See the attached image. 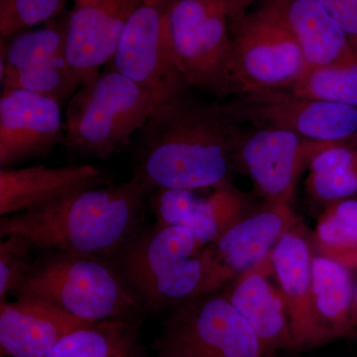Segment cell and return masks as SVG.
<instances>
[{"mask_svg": "<svg viewBox=\"0 0 357 357\" xmlns=\"http://www.w3.org/2000/svg\"><path fill=\"white\" fill-rule=\"evenodd\" d=\"M3 89H20L57 100L61 105L83 84L66 56H60L20 70H6L1 77Z\"/></svg>", "mask_w": 357, "mask_h": 357, "instance_id": "24", "label": "cell"}, {"mask_svg": "<svg viewBox=\"0 0 357 357\" xmlns=\"http://www.w3.org/2000/svg\"><path fill=\"white\" fill-rule=\"evenodd\" d=\"M91 324L44 301L31 298L1 301L2 356L46 357L63 338Z\"/></svg>", "mask_w": 357, "mask_h": 357, "instance_id": "16", "label": "cell"}, {"mask_svg": "<svg viewBox=\"0 0 357 357\" xmlns=\"http://www.w3.org/2000/svg\"><path fill=\"white\" fill-rule=\"evenodd\" d=\"M356 289L352 270L332 258L312 256L311 349L351 337V307Z\"/></svg>", "mask_w": 357, "mask_h": 357, "instance_id": "19", "label": "cell"}, {"mask_svg": "<svg viewBox=\"0 0 357 357\" xmlns=\"http://www.w3.org/2000/svg\"><path fill=\"white\" fill-rule=\"evenodd\" d=\"M93 165L0 169V215L38 210L76 192L107 184Z\"/></svg>", "mask_w": 357, "mask_h": 357, "instance_id": "17", "label": "cell"}, {"mask_svg": "<svg viewBox=\"0 0 357 357\" xmlns=\"http://www.w3.org/2000/svg\"><path fill=\"white\" fill-rule=\"evenodd\" d=\"M338 145L351 144L307 139L283 129L257 128L241 136L234 168L248 174L264 201L290 203L307 164L324 150Z\"/></svg>", "mask_w": 357, "mask_h": 357, "instance_id": "11", "label": "cell"}, {"mask_svg": "<svg viewBox=\"0 0 357 357\" xmlns=\"http://www.w3.org/2000/svg\"><path fill=\"white\" fill-rule=\"evenodd\" d=\"M167 28L176 62L190 86L230 95L231 37L225 0H169Z\"/></svg>", "mask_w": 357, "mask_h": 357, "instance_id": "7", "label": "cell"}, {"mask_svg": "<svg viewBox=\"0 0 357 357\" xmlns=\"http://www.w3.org/2000/svg\"><path fill=\"white\" fill-rule=\"evenodd\" d=\"M229 28L230 95L287 89L306 73V61L286 17L285 0H262Z\"/></svg>", "mask_w": 357, "mask_h": 357, "instance_id": "6", "label": "cell"}, {"mask_svg": "<svg viewBox=\"0 0 357 357\" xmlns=\"http://www.w3.org/2000/svg\"><path fill=\"white\" fill-rule=\"evenodd\" d=\"M314 253L306 234L298 223L271 251L275 279L287 309L293 349H311L310 298Z\"/></svg>", "mask_w": 357, "mask_h": 357, "instance_id": "18", "label": "cell"}, {"mask_svg": "<svg viewBox=\"0 0 357 357\" xmlns=\"http://www.w3.org/2000/svg\"><path fill=\"white\" fill-rule=\"evenodd\" d=\"M169 0H144L122 33L112 69L149 93L154 110L187 95L190 84L178 69L167 28Z\"/></svg>", "mask_w": 357, "mask_h": 357, "instance_id": "9", "label": "cell"}, {"mask_svg": "<svg viewBox=\"0 0 357 357\" xmlns=\"http://www.w3.org/2000/svg\"><path fill=\"white\" fill-rule=\"evenodd\" d=\"M230 116L257 128L292 131L321 142L357 146V107L294 95L285 89L237 96L225 105Z\"/></svg>", "mask_w": 357, "mask_h": 357, "instance_id": "10", "label": "cell"}, {"mask_svg": "<svg viewBox=\"0 0 357 357\" xmlns=\"http://www.w3.org/2000/svg\"><path fill=\"white\" fill-rule=\"evenodd\" d=\"M61 105L20 89H3L0 98V167L13 168L40 158L65 143Z\"/></svg>", "mask_w": 357, "mask_h": 357, "instance_id": "12", "label": "cell"}, {"mask_svg": "<svg viewBox=\"0 0 357 357\" xmlns=\"http://www.w3.org/2000/svg\"><path fill=\"white\" fill-rule=\"evenodd\" d=\"M151 189L139 178L76 192L38 210L6 215L0 237H24L33 248L114 258L139 230Z\"/></svg>", "mask_w": 357, "mask_h": 357, "instance_id": "2", "label": "cell"}, {"mask_svg": "<svg viewBox=\"0 0 357 357\" xmlns=\"http://www.w3.org/2000/svg\"><path fill=\"white\" fill-rule=\"evenodd\" d=\"M153 112L139 84L114 70L98 74L69 100L65 145L83 156L110 158L128 146Z\"/></svg>", "mask_w": 357, "mask_h": 357, "instance_id": "5", "label": "cell"}, {"mask_svg": "<svg viewBox=\"0 0 357 357\" xmlns=\"http://www.w3.org/2000/svg\"><path fill=\"white\" fill-rule=\"evenodd\" d=\"M66 25L51 24L38 30L17 33L9 41L1 40V70H20L27 66L66 56Z\"/></svg>", "mask_w": 357, "mask_h": 357, "instance_id": "26", "label": "cell"}, {"mask_svg": "<svg viewBox=\"0 0 357 357\" xmlns=\"http://www.w3.org/2000/svg\"><path fill=\"white\" fill-rule=\"evenodd\" d=\"M144 0H75L66 25V58L82 83L114 58L129 18Z\"/></svg>", "mask_w": 357, "mask_h": 357, "instance_id": "13", "label": "cell"}, {"mask_svg": "<svg viewBox=\"0 0 357 357\" xmlns=\"http://www.w3.org/2000/svg\"><path fill=\"white\" fill-rule=\"evenodd\" d=\"M255 333L265 357L293 349L290 321L271 262V252L222 289Z\"/></svg>", "mask_w": 357, "mask_h": 357, "instance_id": "14", "label": "cell"}, {"mask_svg": "<svg viewBox=\"0 0 357 357\" xmlns=\"http://www.w3.org/2000/svg\"><path fill=\"white\" fill-rule=\"evenodd\" d=\"M158 357H265L251 326L222 290L171 309Z\"/></svg>", "mask_w": 357, "mask_h": 357, "instance_id": "8", "label": "cell"}, {"mask_svg": "<svg viewBox=\"0 0 357 357\" xmlns=\"http://www.w3.org/2000/svg\"><path fill=\"white\" fill-rule=\"evenodd\" d=\"M285 91L302 98L357 107V61L307 70Z\"/></svg>", "mask_w": 357, "mask_h": 357, "instance_id": "25", "label": "cell"}, {"mask_svg": "<svg viewBox=\"0 0 357 357\" xmlns=\"http://www.w3.org/2000/svg\"><path fill=\"white\" fill-rule=\"evenodd\" d=\"M63 4L64 0H0L1 40L50 20L60 13Z\"/></svg>", "mask_w": 357, "mask_h": 357, "instance_id": "28", "label": "cell"}, {"mask_svg": "<svg viewBox=\"0 0 357 357\" xmlns=\"http://www.w3.org/2000/svg\"><path fill=\"white\" fill-rule=\"evenodd\" d=\"M243 133L225 105L185 95L155 109L138 133L134 176L151 191L215 188L229 181Z\"/></svg>", "mask_w": 357, "mask_h": 357, "instance_id": "1", "label": "cell"}, {"mask_svg": "<svg viewBox=\"0 0 357 357\" xmlns=\"http://www.w3.org/2000/svg\"><path fill=\"white\" fill-rule=\"evenodd\" d=\"M285 13L307 70L357 61L347 34L319 0H285Z\"/></svg>", "mask_w": 357, "mask_h": 357, "instance_id": "20", "label": "cell"}, {"mask_svg": "<svg viewBox=\"0 0 357 357\" xmlns=\"http://www.w3.org/2000/svg\"><path fill=\"white\" fill-rule=\"evenodd\" d=\"M11 295L50 303L91 323L140 321L146 312L114 262L88 253L46 251L32 261Z\"/></svg>", "mask_w": 357, "mask_h": 357, "instance_id": "4", "label": "cell"}, {"mask_svg": "<svg viewBox=\"0 0 357 357\" xmlns=\"http://www.w3.org/2000/svg\"><path fill=\"white\" fill-rule=\"evenodd\" d=\"M351 325V337L357 338V286L356 294H354V302H352Z\"/></svg>", "mask_w": 357, "mask_h": 357, "instance_id": "34", "label": "cell"}, {"mask_svg": "<svg viewBox=\"0 0 357 357\" xmlns=\"http://www.w3.org/2000/svg\"><path fill=\"white\" fill-rule=\"evenodd\" d=\"M140 321L105 319L70 333L46 357H145Z\"/></svg>", "mask_w": 357, "mask_h": 357, "instance_id": "21", "label": "cell"}, {"mask_svg": "<svg viewBox=\"0 0 357 357\" xmlns=\"http://www.w3.org/2000/svg\"><path fill=\"white\" fill-rule=\"evenodd\" d=\"M342 28L357 54V0H319Z\"/></svg>", "mask_w": 357, "mask_h": 357, "instance_id": "31", "label": "cell"}, {"mask_svg": "<svg viewBox=\"0 0 357 357\" xmlns=\"http://www.w3.org/2000/svg\"><path fill=\"white\" fill-rule=\"evenodd\" d=\"M298 222L290 203L264 201L211 243L225 286L266 257Z\"/></svg>", "mask_w": 357, "mask_h": 357, "instance_id": "15", "label": "cell"}, {"mask_svg": "<svg viewBox=\"0 0 357 357\" xmlns=\"http://www.w3.org/2000/svg\"><path fill=\"white\" fill-rule=\"evenodd\" d=\"M0 243V299L6 300L27 273L32 245L24 237L7 236Z\"/></svg>", "mask_w": 357, "mask_h": 357, "instance_id": "29", "label": "cell"}, {"mask_svg": "<svg viewBox=\"0 0 357 357\" xmlns=\"http://www.w3.org/2000/svg\"><path fill=\"white\" fill-rule=\"evenodd\" d=\"M332 259L354 271V270H357V248L349 251V252L344 253V255L333 256Z\"/></svg>", "mask_w": 357, "mask_h": 357, "instance_id": "33", "label": "cell"}, {"mask_svg": "<svg viewBox=\"0 0 357 357\" xmlns=\"http://www.w3.org/2000/svg\"><path fill=\"white\" fill-rule=\"evenodd\" d=\"M225 1L229 10V23H232L243 17L248 7L255 3L256 0H225Z\"/></svg>", "mask_w": 357, "mask_h": 357, "instance_id": "32", "label": "cell"}, {"mask_svg": "<svg viewBox=\"0 0 357 357\" xmlns=\"http://www.w3.org/2000/svg\"><path fill=\"white\" fill-rule=\"evenodd\" d=\"M198 199L194 191L156 189L151 198L156 225L161 227H183L194 211Z\"/></svg>", "mask_w": 357, "mask_h": 357, "instance_id": "30", "label": "cell"}, {"mask_svg": "<svg viewBox=\"0 0 357 357\" xmlns=\"http://www.w3.org/2000/svg\"><path fill=\"white\" fill-rule=\"evenodd\" d=\"M312 243L318 255L332 258L357 248V199L326 204L319 217Z\"/></svg>", "mask_w": 357, "mask_h": 357, "instance_id": "27", "label": "cell"}, {"mask_svg": "<svg viewBox=\"0 0 357 357\" xmlns=\"http://www.w3.org/2000/svg\"><path fill=\"white\" fill-rule=\"evenodd\" d=\"M213 189L208 199H198L191 215L183 225L191 230L204 245L215 243L252 210L245 195L229 181Z\"/></svg>", "mask_w": 357, "mask_h": 357, "instance_id": "23", "label": "cell"}, {"mask_svg": "<svg viewBox=\"0 0 357 357\" xmlns=\"http://www.w3.org/2000/svg\"><path fill=\"white\" fill-rule=\"evenodd\" d=\"M307 191L318 203L326 204L357 195V147L338 145L312 159Z\"/></svg>", "mask_w": 357, "mask_h": 357, "instance_id": "22", "label": "cell"}, {"mask_svg": "<svg viewBox=\"0 0 357 357\" xmlns=\"http://www.w3.org/2000/svg\"><path fill=\"white\" fill-rule=\"evenodd\" d=\"M112 260L146 311L171 310L225 288L211 244L184 227L139 229Z\"/></svg>", "mask_w": 357, "mask_h": 357, "instance_id": "3", "label": "cell"}]
</instances>
